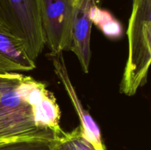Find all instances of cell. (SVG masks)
I'll use <instances>...</instances> for the list:
<instances>
[{
  "label": "cell",
  "mask_w": 151,
  "mask_h": 150,
  "mask_svg": "<svg viewBox=\"0 0 151 150\" xmlns=\"http://www.w3.org/2000/svg\"><path fill=\"white\" fill-rule=\"evenodd\" d=\"M60 111L45 84L20 73L0 74V143L21 138L58 139Z\"/></svg>",
  "instance_id": "obj_1"
},
{
  "label": "cell",
  "mask_w": 151,
  "mask_h": 150,
  "mask_svg": "<svg viewBox=\"0 0 151 150\" xmlns=\"http://www.w3.org/2000/svg\"><path fill=\"white\" fill-rule=\"evenodd\" d=\"M127 35L128 54L119 91L131 96L147 82L151 61V0H133Z\"/></svg>",
  "instance_id": "obj_2"
},
{
  "label": "cell",
  "mask_w": 151,
  "mask_h": 150,
  "mask_svg": "<svg viewBox=\"0 0 151 150\" xmlns=\"http://www.w3.org/2000/svg\"><path fill=\"white\" fill-rule=\"evenodd\" d=\"M0 21L23 42L35 60L46 45L38 0H0Z\"/></svg>",
  "instance_id": "obj_3"
},
{
  "label": "cell",
  "mask_w": 151,
  "mask_h": 150,
  "mask_svg": "<svg viewBox=\"0 0 151 150\" xmlns=\"http://www.w3.org/2000/svg\"><path fill=\"white\" fill-rule=\"evenodd\" d=\"M75 0H38L45 44L50 56L70 51Z\"/></svg>",
  "instance_id": "obj_4"
},
{
  "label": "cell",
  "mask_w": 151,
  "mask_h": 150,
  "mask_svg": "<svg viewBox=\"0 0 151 150\" xmlns=\"http://www.w3.org/2000/svg\"><path fill=\"white\" fill-rule=\"evenodd\" d=\"M100 0H75L72 19V44L70 51L75 53L83 71L88 73L91 60V22L90 10Z\"/></svg>",
  "instance_id": "obj_5"
},
{
  "label": "cell",
  "mask_w": 151,
  "mask_h": 150,
  "mask_svg": "<svg viewBox=\"0 0 151 150\" xmlns=\"http://www.w3.org/2000/svg\"><path fill=\"white\" fill-rule=\"evenodd\" d=\"M35 67L23 42L0 21V74L29 71Z\"/></svg>",
  "instance_id": "obj_6"
},
{
  "label": "cell",
  "mask_w": 151,
  "mask_h": 150,
  "mask_svg": "<svg viewBox=\"0 0 151 150\" xmlns=\"http://www.w3.org/2000/svg\"><path fill=\"white\" fill-rule=\"evenodd\" d=\"M90 18L105 35L111 39H117L122 35V26L109 11L94 4L90 10Z\"/></svg>",
  "instance_id": "obj_7"
},
{
  "label": "cell",
  "mask_w": 151,
  "mask_h": 150,
  "mask_svg": "<svg viewBox=\"0 0 151 150\" xmlns=\"http://www.w3.org/2000/svg\"><path fill=\"white\" fill-rule=\"evenodd\" d=\"M58 139L30 138L13 140L0 143V150H52Z\"/></svg>",
  "instance_id": "obj_8"
},
{
  "label": "cell",
  "mask_w": 151,
  "mask_h": 150,
  "mask_svg": "<svg viewBox=\"0 0 151 150\" xmlns=\"http://www.w3.org/2000/svg\"><path fill=\"white\" fill-rule=\"evenodd\" d=\"M52 150H71L60 139V137L58 139L57 143H56L55 146L53 148Z\"/></svg>",
  "instance_id": "obj_9"
}]
</instances>
